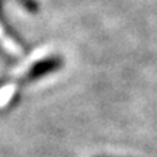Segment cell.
Instances as JSON below:
<instances>
[{"mask_svg":"<svg viewBox=\"0 0 157 157\" xmlns=\"http://www.w3.org/2000/svg\"><path fill=\"white\" fill-rule=\"evenodd\" d=\"M15 90H16V86H15V84H7L6 87H3V89L0 90V108L5 106L6 103L10 101V98L13 96Z\"/></svg>","mask_w":157,"mask_h":157,"instance_id":"cell-1","label":"cell"}]
</instances>
